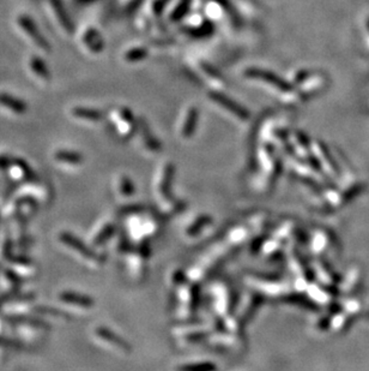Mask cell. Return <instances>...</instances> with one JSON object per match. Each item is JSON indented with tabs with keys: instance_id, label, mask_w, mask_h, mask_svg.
<instances>
[{
	"instance_id": "6da1fadb",
	"label": "cell",
	"mask_w": 369,
	"mask_h": 371,
	"mask_svg": "<svg viewBox=\"0 0 369 371\" xmlns=\"http://www.w3.org/2000/svg\"><path fill=\"white\" fill-rule=\"evenodd\" d=\"M18 25L19 28L22 29V32H24L26 35H29L28 38L32 40V41L38 46L39 48L41 49H47L48 48V43L45 39L40 35L38 28L34 23L30 21L29 18H26V16H21V18L18 19Z\"/></svg>"
},
{
	"instance_id": "7a4b0ae2",
	"label": "cell",
	"mask_w": 369,
	"mask_h": 371,
	"mask_svg": "<svg viewBox=\"0 0 369 371\" xmlns=\"http://www.w3.org/2000/svg\"><path fill=\"white\" fill-rule=\"evenodd\" d=\"M0 107L6 111L13 112L15 115H24L25 112L24 102L6 94H0Z\"/></svg>"
},
{
	"instance_id": "3957f363",
	"label": "cell",
	"mask_w": 369,
	"mask_h": 371,
	"mask_svg": "<svg viewBox=\"0 0 369 371\" xmlns=\"http://www.w3.org/2000/svg\"><path fill=\"white\" fill-rule=\"evenodd\" d=\"M29 66H30V69H32V72L35 73L36 78L40 79V81H43V82L49 81L50 77H49L48 70H47V68L45 66V63H43L42 60H40L38 58H33L32 60H30Z\"/></svg>"
},
{
	"instance_id": "277c9868",
	"label": "cell",
	"mask_w": 369,
	"mask_h": 371,
	"mask_svg": "<svg viewBox=\"0 0 369 371\" xmlns=\"http://www.w3.org/2000/svg\"><path fill=\"white\" fill-rule=\"evenodd\" d=\"M72 115L77 119H84L86 120H96L99 119V115L96 112H93L91 109H85V108H75L73 109Z\"/></svg>"
},
{
	"instance_id": "5b68a950",
	"label": "cell",
	"mask_w": 369,
	"mask_h": 371,
	"mask_svg": "<svg viewBox=\"0 0 369 371\" xmlns=\"http://www.w3.org/2000/svg\"><path fill=\"white\" fill-rule=\"evenodd\" d=\"M62 298L66 302L70 303H77V304H82V305H88L89 303H91V300L89 298H85V297H80L78 295H75V293H64L62 296Z\"/></svg>"
},
{
	"instance_id": "8992f818",
	"label": "cell",
	"mask_w": 369,
	"mask_h": 371,
	"mask_svg": "<svg viewBox=\"0 0 369 371\" xmlns=\"http://www.w3.org/2000/svg\"><path fill=\"white\" fill-rule=\"evenodd\" d=\"M56 159L58 160H62V161L66 162V160H70L71 159L73 162L75 163H79L80 161V156L78 155V154H75V153H64V152H60L59 154H56L55 156Z\"/></svg>"
}]
</instances>
